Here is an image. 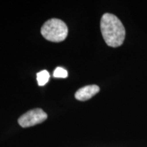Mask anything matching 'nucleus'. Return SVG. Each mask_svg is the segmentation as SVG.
<instances>
[{"mask_svg":"<svg viewBox=\"0 0 147 147\" xmlns=\"http://www.w3.org/2000/svg\"><path fill=\"white\" fill-rule=\"evenodd\" d=\"M100 28L106 45L114 48L123 45L125 38V29L117 16L113 14H104L101 18Z\"/></svg>","mask_w":147,"mask_h":147,"instance_id":"1","label":"nucleus"},{"mask_svg":"<svg viewBox=\"0 0 147 147\" xmlns=\"http://www.w3.org/2000/svg\"><path fill=\"white\" fill-rule=\"evenodd\" d=\"M42 36L53 42H60L67 38L68 28L66 24L58 18H51L44 23L41 28Z\"/></svg>","mask_w":147,"mask_h":147,"instance_id":"2","label":"nucleus"},{"mask_svg":"<svg viewBox=\"0 0 147 147\" xmlns=\"http://www.w3.org/2000/svg\"><path fill=\"white\" fill-rule=\"evenodd\" d=\"M47 114L41 108H35L27 112L18 119V124L26 128L42 123L47 119Z\"/></svg>","mask_w":147,"mask_h":147,"instance_id":"3","label":"nucleus"},{"mask_svg":"<svg viewBox=\"0 0 147 147\" xmlns=\"http://www.w3.org/2000/svg\"><path fill=\"white\" fill-rule=\"evenodd\" d=\"M100 91V87L96 84L87 85L80 88L75 93V98L79 101H87Z\"/></svg>","mask_w":147,"mask_h":147,"instance_id":"4","label":"nucleus"},{"mask_svg":"<svg viewBox=\"0 0 147 147\" xmlns=\"http://www.w3.org/2000/svg\"><path fill=\"white\" fill-rule=\"evenodd\" d=\"M50 78V74L47 70H42L37 74V81L38 85L44 86L49 82Z\"/></svg>","mask_w":147,"mask_h":147,"instance_id":"5","label":"nucleus"},{"mask_svg":"<svg viewBox=\"0 0 147 147\" xmlns=\"http://www.w3.org/2000/svg\"><path fill=\"white\" fill-rule=\"evenodd\" d=\"M68 73L67 71L63 67H57L55 69L54 72H53V77L54 78H65L67 77Z\"/></svg>","mask_w":147,"mask_h":147,"instance_id":"6","label":"nucleus"}]
</instances>
